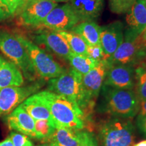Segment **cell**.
<instances>
[{
  "label": "cell",
  "mask_w": 146,
  "mask_h": 146,
  "mask_svg": "<svg viewBox=\"0 0 146 146\" xmlns=\"http://www.w3.org/2000/svg\"><path fill=\"white\" fill-rule=\"evenodd\" d=\"M135 91L139 101L146 100V58L140 62L135 69Z\"/></svg>",
  "instance_id": "cell-24"
},
{
  "label": "cell",
  "mask_w": 146,
  "mask_h": 146,
  "mask_svg": "<svg viewBox=\"0 0 146 146\" xmlns=\"http://www.w3.org/2000/svg\"><path fill=\"white\" fill-rule=\"evenodd\" d=\"M100 31L101 27L96 23L85 21L78 23L70 31L81 36L87 45H95L100 44Z\"/></svg>",
  "instance_id": "cell-21"
},
{
  "label": "cell",
  "mask_w": 146,
  "mask_h": 146,
  "mask_svg": "<svg viewBox=\"0 0 146 146\" xmlns=\"http://www.w3.org/2000/svg\"><path fill=\"white\" fill-rule=\"evenodd\" d=\"M56 127L54 121L50 120H35V130L36 139L48 141L54 133Z\"/></svg>",
  "instance_id": "cell-25"
},
{
  "label": "cell",
  "mask_w": 146,
  "mask_h": 146,
  "mask_svg": "<svg viewBox=\"0 0 146 146\" xmlns=\"http://www.w3.org/2000/svg\"><path fill=\"white\" fill-rule=\"evenodd\" d=\"M139 37L140 41H141V43H143H143H145L146 42V27L145 29L143 31V32L139 35Z\"/></svg>",
  "instance_id": "cell-35"
},
{
  "label": "cell",
  "mask_w": 146,
  "mask_h": 146,
  "mask_svg": "<svg viewBox=\"0 0 146 146\" xmlns=\"http://www.w3.org/2000/svg\"><path fill=\"white\" fill-rule=\"evenodd\" d=\"M0 50L16 64L27 79L33 81L37 76L25 47L16 35L6 29H0Z\"/></svg>",
  "instance_id": "cell-3"
},
{
  "label": "cell",
  "mask_w": 146,
  "mask_h": 146,
  "mask_svg": "<svg viewBox=\"0 0 146 146\" xmlns=\"http://www.w3.org/2000/svg\"><path fill=\"white\" fill-rule=\"evenodd\" d=\"M9 137L14 146H33V143L29 139L28 136L22 133L12 131L10 133Z\"/></svg>",
  "instance_id": "cell-27"
},
{
  "label": "cell",
  "mask_w": 146,
  "mask_h": 146,
  "mask_svg": "<svg viewBox=\"0 0 146 146\" xmlns=\"http://www.w3.org/2000/svg\"><path fill=\"white\" fill-rule=\"evenodd\" d=\"M12 16L5 0H0V22L4 21Z\"/></svg>",
  "instance_id": "cell-29"
},
{
  "label": "cell",
  "mask_w": 146,
  "mask_h": 146,
  "mask_svg": "<svg viewBox=\"0 0 146 146\" xmlns=\"http://www.w3.org/2000/svg\"><path fill=\"white\" fill-rule=\"evenodd\" d=\"M36 94L48 107L56 128H67L74 130L83 129V112L76 103L47 90Z\"/></svg>",
  "instance_id": "cell-2"
},
{
  "label": "cell",
  "mask_w": 146,
  "mask_h": 146,
  "mask_svg": "<svg viewBox=\"0 0 146 146\" xmlns=\"http://www.w3.org/2000/svg\"><path fill=\"white\" fill-rule=\"evenodd\" d=\"M143 49H146V42H145V43H143Z\"/></svg>",
  "instance_id": "cell-39"
},
{
  "label": "cell",
  "mask_w": 146,
  "mask_h": 146,
  "mask_svg": "<svg viewBox=\"0 0 146 146\" xmlns=\"http://www.w3.org/2000/svg\"><path fill=\"white\" fill-rule=\"evenodd\" d=\"M83 146H98L96 137L92 133L83 131Z\"/></svg>",
  "instance_id": "cell-31"
},
{
  "label": "cell",
  "mask_w": 146,
  "mask_h": 146,
  "mask_svg": "<svg viewBox=\"0 0 146 146\" xmlns=\"http://www.w3.org/2000/svg\"><path fill=\"white\" fill-rule=\"evenodd\" d=\"M35 41L64 60H68L72 53L64 39L58 32L51 31L41 33L35 36Z\"/></svg>",
  "instance_id": "cell-15"
},
{
  "label": "cell",
  "mask_w": 146,
  "mask_h": 146,
  "mask_svg": "<svg viewBox=\"0 0 146 146\" xmlns=\"http://www.w3.org/2000/svg\"><path fill=\"white\" fill-rule=\"evenodd\" d=\"M16 36L26 49L37 75L50 80L64 72V69L37 45L21 35L16 34Z\"/></svg>",
  "instance_id": "cell-6"
},
{
  "label": "cell",
  "mask_w": 146,
  "mask_h": 146,
  "mask_svg": "<svg viewBox=\"0 0 146 146\" xmlns=\"http://www.w3.org/2000/svg\"><path fill=\"white\" fill-rule=\"evenodd\" d=\"M48 141L54 146H83V131L56 128Z\"/></svg>",
  "instance_id": "cell-18"
},
{
  "label": "cell",
  "mask_w": 146,
  "mask_h": 146,
  "mask_svg": "<svg viewBox=\"0 0 146 146\" xmlns=\"http://www.w3.org/2000/svg\"><path fill=\"white\" fill-rule=\"evenodd\" d=\"M104 85L121 89H134L135 69L130 64H110Z\"/></svg>",
  "instance_id": "cell-12"
},
{
  "label": "cell",
  "mask_w": 146,
  "mask_h": 146,
  "mask_svg": "<svg viewBox=\"0 0 146 146\" xmlns=\"http://www.w3.org/2000/svg\"><path fill=\"white\" fill-rule=\"evenodd\" d=\"M137 116H143L146 115V100L139 102V108Z\"/></svg>",
  "instance_id": "cell-33"
},
{
  "label": "cell",
  "mask_w": 146,
  "mask_h": 146,
  "mask_svg": "<svg viewBox=\"0 0 146 146\" xmlns=\"http://www.w3.org/2000/svg\"><path fill=\"white\" fill-rule=\"evenodd\" d=\"M110 64L106 60L99 62L96 67L83 75V86L87 107L96 101L103 86Z\"/></svg>",
  "instance_id": "cell-11"
},
{
  "label": "cell",
  "mask_w": 146,
  "mask_h": 146,
  "mask_svg": "<svg viewBox=\"0 0 146 146\" xmlns=\"http://www.w3.org/2000/svg\"><path fill=\"white\" fill-rule=\"evenodd\" d=\"M6 125L10 130L22 133L31 138L36 139L35 130V120L27 113L21 105L6 115Z\"/></svg>",
  "instance_id": "cell-14"
},
{
  "label": "cell",
  "mask_w": 146,
  "mask_h": 146,
  "mask_svg": "<svg viewBox=\"0 0 146 146\" xmlns=\"http://www.w3.org/2000/svg\"><path fill=\"white\" fill-rule=\"evenodd\" d=\"M58 5L53 0H27L21 8L20 21L26 26H41L48 14Z\"/></svg>",
  "instance_id": "cell-10"
},
{
  "label": "cell",
  "mask_w": 146,
  "mask_h": 146,
  "mask_svg": "<svg viewBox=\"0 0 146 146\" xmlns=\"http://www.w3.org/2000/svg\"><path fill=\"white\" fill-rule=\"evenodd\" d=\"M136 0H108L109 8L112 13L127 14Z\"/></svg>",
  "instance_id": "cell-26"
},
{
  "label": "cell",
  "mask_w": 146,
  "mask_h": 146,
  "mask_svg": "<svg viewBox=\"0 0 146 146\" xmlns=\"http://www.w3.org/2000/svg\"><path fill=\"white\" fill-rule=\"evenodd\" d=\"M87 55L96 62L104 60V54L100 44L87 45Z\"/></svg>",
  "instance_id": "cell-28"
},
{
  "label": "cell",
  "mask_w": 146,
  "mask_h": 146,
  "mask_svg": "<svg viewBox=\"0 0 146 146\" xmlns=\"http://www.w3.org/2000/svg\"><path fill=\"white\" fill-rule=\"evenodd\" d=\"M135 130L134 125L129 118H111L100 129L101 146H131L134 142Z\"/></svg>",
  "instance_id": "cell-5"
},
{
  "label": "cell",
  "mask_w": 146,
  "mask_h": 146,
  "mask_svg": "<svg viewBox=\"0 0 146 146\" xmlns=\"http://www.w3.org/2000/svg\"><path fill=\"white\" fill-rule=\"evenodd\" d=\"M39 84L27 87H8L0 88V116H6L16 107L37 91Z\"/></svg>",
  "instance_id": "cell-9"
},
{
  "label": "cell",
  "mask_w": 146,
  "mask_h": 146,
  "mask_svg": "<svg viewBox=\"0 0 146 146\" xmlns=\"http://www.w3.org/2000/svg\"><path fill=\"white\" fill-rule=\"evenodd\" d=\"M23 84L24 76L19 68L0 56V88L21 87Z\"/></svg>",
  "instance_id": "cell-17"
},
{
  "label": "cell",
  "mask_w": 146,
  "mask_h": 146,
  "mask_svg": "<svg viewBox=\"0 0 146 146\" xmlns=\"http://www.w3.org/2000/svg\"><path fill=\"white\" fill-rule=\"evenodd\" d=\"M134 146H146V139L138 142V143L135 144Z\"/></svg>",
  "instance_id": "cell-36"
},
{
  "label": "cell",
  "mask_w": 146,
  "mask_h": 146,
  "mask_svg": "<svg viewBox=\"0 0 146 146\" xmlns=\"http://www.w3.org/2000/svg\"><path fill=\"white\" fill-rule=\"evenodd\" d=\"M21 106L35 120H50L53 121L48 107L36 93L27 98Z\"/></svg>",
  "instance_id": "cell-20"
},
{
  "label": "cell",
  "mask_w": 146,
  "mask_h": 146,
  "mask_svg": "<svg viewBox=\"0 0 146 146\" xmlns=\"http://www.w3.org/2000/svg\"><path fill=\"white\" fill-rule=\"evenodd\" d=\"M98 110L116 118H131L138 114L139 100L134 89H121L103 85Z\"/></svg>",
  "instance_id": "cell-1"
},
{
  "label": "cell",
  "mask_w": 146,
  "mask_h": 146,
  "mask_svg": "<svg viewBox=\"0 0 146 146\" xmlns=\"http://www.w3.org/2000/svg\"><path fill=\"white\" fill-rule=\"evenodd\" d=\"M126 22L139 35L143 32L146 27V0H136L127 13Z\"/></svg>",
  "instance_id": "cell-19"
},
{
  "label": "cell",
  "mask_w": 146,
  "mask_h": 146,
  "mask_svg": "<svg viewBox=\"0 0 146 146\" xmlns=\"http://www.w3.org/2000/svg\"><path fill=\"white\" fill-rule=\"evenodd\" d=\"M59 34L64 39L72 53L83 56L87 55V45L80 36L70 31H59Z\"/></svg>",
  "instance_id": "cell-23"
},
{
  "label": "cell",
  "mask_w": 146,
  "mask_h": 146,
  "mask_svg": "<svg viewBox=\"0 0 146 146\" xmlns=\"http://www.w3.org/2000/svg\"><path fill=\"white\" fill-rule=\"evenodd\" d=\"M37 146H54L53 144L52 143H45V144H42V145H37Z\"/></svg>",
  "instance_id": "cell-38"
},
{
  "label": "cell",
  "mask_w": 146,
  "mask_h": 146,
  "mask_svg": "<svg viewBox=\"0 0 146 146\" xmlns=\"http://www.w3.org/2000/svg\"><path fill=\"white\" fill-rule=\"evenodd\" d=\"M79 23L77 15L70 5L66 3L55 7L42 22L41 26L56 32L69 31Z\"/></svg>",
  "instance_id": "cell-8"
},
{
  "label": "cell",
  "mask_w": 146,
  "mask_h": 146,
  "mask_svg": "<svg viewBox=\"0 0 146 146\" xmlns=\"http://www.w3.org/2000/svg\"><path fill=\"white\" fill-rule=\"evenodd\" d=\"M53 1H56V3H60V2H61V3H68L69 1H70V0H53Z\"/></svg>",
  "instance_id": "cell-37"
},
{
  "label": "cell",
  "mask_w": 146,
  "mask_h": 146,
  "mask_svg": "<svg viewBox=\"0 0 146 146\" xmlns=\"http://www.w3.org/2000/svg\"><path fill=\"white\" fill-rule=\"evenodd\" d=\"M0 146H14L12 141H11L10 138L8 137L3 141L0 142Z\"/></svg>",
  "instance_id": "cell-34"
},
{
  "label": "cell",
  "mask_w": 146,
  "mask_h": 146,
  "mask_svg": "<svg viewBox=\"0 0 146 146\" xmlns=\"http://www.w3.org/2000/svg\"><path fill=\"white\" fill-rule=\"evenodd\" d=\"M123 40L124 25L121 22L116 21L101 27L100 45L104 54V60L110 59Z\"/></svg>",
  "instance_id": "cell-13"
},
{
  "label": "cell",
  "mask_w": 146,
  "mask_h": 146,
  "mask_svg": "<svg viewBox=\"0 0 146 146\" xmlns=\"http://www.w3.org/2000/svg\"><path fill=\"white\" fill-rule=\"evenodd\" d=\"M5 1L10 8L11 13L14 15L16 12L21 10L27 0H5Z\"/></svg>",
  "instance_id": "cell-30"
},
{
  "label": "cell",
  "mask_w": 146,
  "mask_h": 146,
  "mask_svg": "<svg viewBox=\"0 0 146 146\" xmlns=\"http://www.w3.org/2000/svg\"><path fill=\"white\" fill-rule=\"evenodd\" d=\"M136 124L140 132L146 137V115L143 116H137Z\"/></svg>",
  "instance_id": "cell-32"
},
{
  "label": "cell",
  "mask_w": 146,
  "mask_h": 146,
  "mask_svg": "<svg viewBox=\"0 0 146 146\" xmlns=\"http://www.w3.org/2000/svg\"><path fill=\"white\" fill-rule=\"evenodd\" d=\"M68 61L72 69L79 72L82 75L87 74L91 69L96 66L98 62L91 59L89 56H83L71 53Z\"/></svg>",
  "instance_id": "cell-22"
},
{
  "label": "cell",
  "mask_w": 146,
  "mask_h": 146,
  "mask_svg": "<svg viewBox=\"0 0 146 146\" xmlns=\"http://www.w3.org/2000/svg\"><path fill=\"white\" fill-rule=\"evenodd\" d=\"M139 35L132 29H127L124 33L123 43L118 47L108 61L110 64H130L137 62L142 56L143 43Z\"/></svg>",
  "instance_id": "cell-7"
},
{
  "label": "cell",
  "mask_w": 146,
  "mask_h": 146,
  "mask_svg": "<svg viewBox=\"0 0 146 146\" xmlns=\"http://www.w3.org/2000/svg\"><path fill=\"white\" fill-rule=\"evenodd\" d=\"M80 22H94L101 16L104 0H70L68 2Z\"/></svg>",
  "instance_id": "cell-16"
},
{
  "label": "cell",
  "mask_w": 146,
  "mask_h": 146,
  "mask_svg": "<svg viewBox=\"0 0 146 146\" xmlns=\"http://www.w3.org/2000/svg\"><path fill=\"white\" fill-rule=\"evenodd\" d=\"M82 80L83 75L70 68L58 77L49 80L47 90L65 97L76 103L81 109L84 108L87 104Z\"/></svg>",
  "instance_id": "cell-4"
}]
</instances>
